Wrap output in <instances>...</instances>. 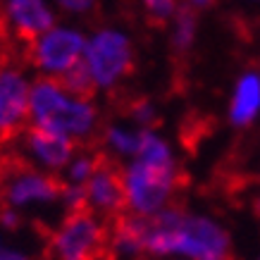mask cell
<instances>
[{"instance_id": "1", "label": "cell", "mask_w": 260, "mask_h": 260, "mask_svg": "<svg viewBox=\"0 0 260 260\" xmlns=\"http://www.w3.org/2000/svg\"><path fill=\"white\" fill-rule=\"evenodd\" d=\"M186 184V174L174 162H143L134 160L126 170V203L134 215L160 213L177 189Z\"/></svg>"}, {"instance_id": "2", "label": "cell", "mask_w": 260, "mask_h": 260, "mask_svg": "<svg viewBox=\"0 0 260 260\" xmlns=\"http://www.w3.org/2000/svg\"><path fill=\"white\" fill-rule=\"evenodd\" d=\"M110 251V227L91 210L67 213L62 224L50 237L55 260H101Z\"/></svg>"}, {"instance_id": "3", "label": "cell", "mask_w": 260, "mask_h": 260, "mask_svg": "<svg viewBox=\"0 0 260 260\" xmlns=\"http://www.w3.org/2000/svg\"><path fill=\"white\" fill-rule=\"evenodd\" d=\"M84 57L98 86H112L117 79L134 74L132 43L117 31H101L93 41H88Z\"/></svg>"}, {"instance_id": "4", "label": "cell", "mask_w": 260, "mask_h": 260, "mask_svg": "<svg viewBox=\"0 0 260 260\" xmlns=\"http://www.w3.org/2000/svg\"><path fill=\"white\" fill-rule=\"evenodd\" d=\"M91 213H101L105 217H119L129 210L126 203V170L119 165L117 160H112L105 150L101 155V162L95 167V172L88 177L84 184Z\"/></svg>"}, {"instance_id": "5", "label": "cell", "mask_w": 260, "mask_h": 260, "mask_svg": "<svg viewBox=\"0 0 260 260\" xmlns=\"http://www.w3.org/2000/svg\"><path fill=\"white\" fill-rule=\"evenodd\" d=\"M24 77L17 70L0 72V148L17 141V136L29 129L31 105Z\"/></svg>"}, {"instance_id": "6", "label": "cell", "mask_w": 260, "mask_h": 260, "mask_svg": "<svg viewBox=\"0 0 260 260\" xmlns=\"http://www.w3.org/2000/svg\"><path fill=\"white\" fill-rule=\"evenodd\" d=\"M86 53V41L79 31L72 29H50L46 36H41L34 46L26 48V60L39 70L60 72L70 70L74 62H79Z\"/></svg>"}, {"instance_id": "7", "label": "cell", "mask_w": 260, "mask_h": 260, "mask_svg": "<svg viewBox=\"0 0 260 260\" xmlns=\"http://www.w3.org/2000/svg\"><path fill=\"white\" fill-rule=\"evenodd\" d=\"M5 15L24 48L34 46L53 29V15L43 0H5Z\"/></svg>"}, {"instance_id": "8", "label": "cell", "mask_w": 260, "mask_h": 260, "mask_svg": "<svg viewBox=\"0 0 260 260\" xmlns=\"http://www.w3.org/2000/svg\"><path fill=\"white\" fill-rule=\"evenodd\" d=\"M26 141H29V148L39 155L41 162H46L53 170H60L67 165L72 160V153L77 150V141L72 136L55 132L50 126L36 124V122L29 124V129H26Z\"/></svg>"}, {"instance_id": "9", "label": "cell", "mask_w": 260, "mask_h": 260, "mask_svg": "<svg viewBox=\"0 0 260 260\" xmlns=\"http://www.w3.org/2000/svg\"><path fill=\"white\" fill-rule=\"evenodd\" d=\"M29 105H31V117L36 119V124H48L67 105V95L57 77H41L34 81L29 91Z\"/></svg>"}, {"instance_id": "10", "label": "cell", "mask_w": 260, "mask_h": 260, "mask_svg": "<svg viewBox=\"0 0 260 260\" xmlns=\"http://www.w3.org/2000/svg\"><path fill=\"white\" fill-rule=\"evenodd\" d=\"M260 110V77L244 74L237 84L234 98H232V122L237 126H246Z\"/></svg>"}, {"instance_id": "11", "label": "cell", "mask_w": 260, "mask_h": 260, "mask_svg": "<svg viewBox=\"0 0 260 260\" xmlns=\"http://www.w3.org/2000/svg\"><path fill=\"white\" fill-rule=\"evenodd\" d=\"M93 122H95V110L91 108V103L67 101L62 110L43 126H50L55 132L72 136V134H88L93 129Z\"/></svg>"}, {"instance_id": "12", "label": "cell", "mask_w": 260, "mask_h": 260, "mask_svg": "<svg viewBox=\"0 0 260 260\" xmlns=\"http://www.w3.org/2000/svg\"><path fill=\"white\" fill-rule=\"evenodd\" d=\"M57 81H60L62 91L72 93L74 101H79V103H91L95 91H98V81L91 74V67H88L86 57H81L79 62H74L70 70H64L57 77Z\"/></svg>"}, {"instance_id": "13", "label": "cell", "mask_w": 260, "mask_h": 260, "mask_svg": "<svg viewBox=\"0 0 260 260\" xmlns=\"http://www.w3.org/2000/svg\"><path fill=\"white\" fill-rule=\"evenodd\" d=\"M196 24H198V10L191 5H177V15H174V36L172 48L177 55H184L191 48L196 39Z\"/></svg>"}, {"instance_id": "14", "label": "cell", "mask_w": 260, "mask_h": 260, "mask_svg": "<svg viewBox=\"0 0 260 260\" xmlns=\"http://www.w3.org/2000/svg\"><path fill=\"white\" fill-rule=\"evenodd\" d=\"M126 110H129V115L143 126V132H150V129H155V126L162 124L158 110L153 108V103H150L146 95H136V98H132V101L126 103Z\"/></svg>"}, {"instance_id": "15", "label": "cell", "mask_w": 260, "mask_h": 260, "mask_svg": "<svg viewBox=\"0 0 260 260\" xmlns=\"http://www.w3.org/2000/svg\"><path fill=\"white\" fill-rule=\"evenodd\" d=\"M146 5V12H148V22L153 26H165L170 22V17L177 12V3L174 0H141Z\"/></svg>"}, {"instance_id": "16", "label": "cell", "mask_w": 260, "mask_h": 260, "mask_svg": "<svg viewBox=\"0 0 260 260\" xmlns=\"http://www.w3.org/2000/svg\"><path fill=\"white\" fill-rule=\"evenodd\" d=\"M105 141L115 150H122V153H136V148H139V134H126L122 129H108Z\"/></svg>"}, {"instance_id": "17", "label": "cell", "mask_w": 260, "mask_h": 260, "mask_svg": "<svg viewBox=\"0 0 260 260\" xmlns=\"http://www.w3.org/2000/svg\"><path fill=\"white\" fill-rule=\"evenodd\" d=\"M57 3L72 12H91L93 8H98V0H57Z\"/></svg>"}, {"instance_id": "18", "label": "cell", "mask_w": 260, "mask_h": 260, "mask_svg": "<svg viewBox=\"0 0 260 260\" xmlns=\"http://www.w3.org/2000/svg\"><path fill=\"white\" fill-rule=\"evenodd\" d=\"M0 224L8 229H17L19 227V215H17L15 208L10 205H0Z\"/></svg>"}, {"instance_id": "19", "label": "cell", "mask_w": 260, "mask_h": 260, "mask_svg": "<svg viewBox=\"0 0 260 260\" xmlns=\"http://www.w3.org/2000/svg\"><path fill=\"white\" fill-rule=\"evenodd\" d=\"M0 260H31L26 253L15 251V248H8V246L0 244Z\"/></svg>"}, {"instance_id": "20", "label": "cell", "mask_w": 260, "mask_h": 260, "mask_svg": "<svg viewBox=\"0 0 260 260\" xmlns=\"http://www.w3.org/2000/svg\"><path fill=\"white\" fill-rule=\"evenodd\" d=\"M184 3L196 10H208V8H215V5H217V0H184Z\"/></svg>"}, {"instance_id": "21", "label": "cell", "mask_w": 260, "mask_h": 260, "mask_svg": "<svg viewBox=\"0 0 260 260\" xmlns=\"http://www.w3.org/2000/svg\"><path fill=\"white\" fill-rule=\"evenodd\" d=\"M5 60H8V55H5V53H3V50H0V72L5 70Z\"/></svg>"}, {"instance_id": "22", "label": "cell", "mask_w": 260, "mask_h": 260, "mask_svg": "<svg viewBox=\"0 0 260 260\" xmlns=\"http://www.w3.org/2000/svg\"><path fill=\"white\" fill-rule=\"evenodd\" d=\"M255 213H258V217H260V198H258V203H255Z\"/></svg>"}]
</instances>
